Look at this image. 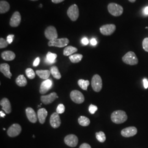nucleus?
I'll return each instance as SVG.
<instances>
[{
    "instance_id": "44",
    "label": "nucleus",
    "mask_w": 148,
    "mask_h": 148,
    "mask_svg": "<svg viewBox=\"0 0 148 148\" xmlns=\"http://www.w3.org/2000/svg\"><path fill=\"white\" fill-rule=\"evenodd\" d=\"M0 116H1V117H4L5 116V114L3 111H0Z\"/></svg>"
},
{
    "instance_id": "28",
    "label": "nucleus",
    "mask_w": 148,
    "mask_h": 148,
    "mask_svg": "<svg viewBox=\"0 0 148 148\" xmlns=\"http://www.w3.org/2000/svg\"><path fill=\"white\" fill-rule=\"evenodd\" d=\"M78 122L82 126H88L90 124V120L87 117L81 116L78 119Z\"/></svg>"
},
{
    "instance_id": "33",
    "label": "nucleus",
    "mask_w": 148,
    "mask_h": 148,
    "mask_svg": "<svg viewBox=\"0 0 148 148\" xmlns=\"http://www.w3.org/2000/svg\"><path fill=\"white\" fill-rule=\"evenodd\" d=\"M64 111H65V106L62 104H59L57 108L56 112L59 114H61L64 113Z\"/></svg>"
},
{
    "instance_id": "16",
    "label": "nucleus",
    "mask_w": 148,
    "mask_h": 148,
    "mask_svg": "<svg viewBox=\"0 0 148 148\" xmlns=\"http://www.w3.org/2000/svg\"><path fill=\"white\" fill-rule=\"evenodd\" d=\"M21 22V15L19 12H15L11 17L10 24L12 27L19 26Z\"/></svg>"
},
{
    "instance_id": "48",
    "label": "nucleus",
    "mask_w": 148,
    "mask_h": 148,
    "mask_svg": "<svg viewBox=\"0 0 148 148\" xmlns=\"http://www.w3.org/2000/svg\"><path fill=\"white\" fill-rule=\"evenodd\" d=\"M31 1H37V0H31Z\"/></svg>"
},
{
    "instance_id": "4",
    "label": "nucleus",
    "mask_w": 148,
    "mask_h": 148,
    "mask_svg": "<svg viewBox=\"0 0 148 148\" xmlns=\"http://www.w3.org/2000/svg\"><path fill=\"white\" fill-rule=\"evenodd\" d=\"M91 85L93 90L96 92L101 91L103 86V82L101 78L99 75L96 74L93 76L91 81Z\"/></svg>"
},
{
    "instance_id": "26",
    "label": "nucleus",
    "mask_w": 148,
    "mask_h": 148,
    "mask_svg": "<svg viewBox=\"0 0 148 148\" xmlns=\"http://www.w3.org/2000/svg\"><path fill=\"white\" fill-rule=\"evenodd\" d=\"M51 73L53 75V77L56 79H61L62 75L59 71L58 68L56 66H53L50 69Z\"/></svg>"
},
{
    "instance_id": "2",
    "label": "nucleus",
    "mask_w": 148,
    "mask_h": 148,
    "mask_svg": "<svg viewBox=\"0 0 148 148\" xmlns=\"http://www.w3.org/2000/svg\"><path fill=\"white\" fill-rule=\"evenodd\" d=\"M122 61L126 64L130 65H137L138 63V59L136 54L132 51L127 52L123 57Z\"/></svg>"
},
{
    "instance_id": "32",
    "label": "nucleus",
    "mask_w": 148,
    "mask_h": 148,
    "mask_svg": "<svg viewBox=\"0 0 148 148\" xmlns=\"http://www.w3.org/2000/svg\"><path fill=\"white\" fill-rule=\"evenodd\" d=\"M27 77L30 79H33L35 77V73L34 71L31 68H27L25 70Z\"/></svg>"
},
{
    "instance_id": "45",
    "label": "nucleus",
    "mask_w": 148,
    "mask_h": 148,
    "mask_svg": "<svg viewBox=\"0 0 148 148\" xmlns=\"http://www.w3.org/2000/svg\"><path fill=\"white\" fill-rule=\"evenodd\" d=\"M144 12V13L145 14H148V7H147L145 8Z\"/></svg>"
},
{
    "instance_id": "30",
    "label": "nucleus",
    "mask_w": 148,
    "mask_h": 148,
    "mask_svg": "<svg viewBox=\"0 0 148 148\" xmlns=\"http://www.w3.org/2000/svg\"><path fill=\"white\" fill-rule=\"evenodd\" d=\"M78 85L83 90H87L88 86L90 85V82L88 80L80 79L78 81Z\"/></svg>"
},
{
    "instance_id": "5",
    "label": "nucleus",
    "mask_w": 148,
    "mask_h": 148,
    "mask_svg": "<svg viewBox=\"0 0 148 148\" xmlns=\"http://www.w3.org/2000/svg\"><path fill=\"white\" fill-rule=\"evenodd\" d=\"M69 43V40L67 38H57L54 40L49 41L48 45L49 46H54L57 47H64L67 46Z\"/></svg>"
},
{
    "instance_id": "42",
    "label": "nucleus",
    "mask_w": 148,
    "mask_h": 148,
    "mask_svg": "<svg viewBox=\"0 0 148 148\" xmlns=\"http://www.w3.org/2000/svg\"><path fill=\"white\" fill-rule=\"evenodd\" d=\"M90 43L92 46H95L97 43V41L95 38H92L90 41Z\"/></svg>"
},
{
    "instance_id": "18",
    "label": "nucleus",
    "mask_w": 148,
    "mask_h": 148,
    "mask_svg": "<svg viewBox=\"0 0 148 148\" xmlns=\"http://www.w3.org/2000/svg\"><path fill=\"white\" fill-rule=\"evenodd\" d=\"M0 105L2 106V110H4L6 114H8L11 113L12 111L11 109V105L10 101L6 98H3L0 102Z\"/></svg>"
},
{
    "instance_id": "31",
    "label": "nucleus",
    "mask_w": 148,
    "mask_h": 148,
    "mask_svg": "<svg viewBox=\"0 0 148 148\" xmlns=\"http://www.w3.org/2000/svg\"><path fill=\"white\" fill-rule=\"evenodd\" d=\"M95 137L101 143H104L106 140V136L105 133L101 131L95 133Z\"/></svg>"
},
{
    "instance_id": "39",
    "label": "nucleus",
    "mask_w": 148,
    "mask_h": 148,
    "mask_svg": "<svg viewBox=\"0 0 148 148\" xmlns=\"http://www.w3.org/2000/svg\"><path fill=\"white\" fill-rule=\"evenodd\" d=\"M81 42L84 45H87L89 43V41L88 40V38L87 37H84L82 40H81Z\"/></svg>"
},
{
    "instance_id": "8",
    "label": "nucleus",
    "mask_w": 148,
    "mask_h": 148,
    "mask_svg": "<svg viewBox=\"0 0 148 148\" xmlns=\"http://www.w3.org/2000/svg\"><path fill=\"white\" fill-rule=\"evenodd\" d=\"M21 132V126L18 123H14L7 130V134L10 137H15L19 135Z\"/></svg>"
},
{
    "instance_id": "41",
    "label": "nucleus",
    "mask_w": 148,
    "mask_h": 148,
    "mask_svg": "<svg viewBox=\"0 0 148 148\" xmlns=\"http://www.w3.org/2000/svg\"><path fill=\"white\" fill-rule=\"evenodd\" d=\"M143 84H144V87L145 89L148 88V81L147 79H143Z\"/></svg>"
},
{
    "instance_id": "6",
    "label": "nucleus",
    "mask_w": 148,
    "mask_h": 148,
    "mask_svg": "<svg viewBox=\"0 0 148 148\" xmlns=\"http://www.w3.org/2000/svg\"><path fill=\"white\" fill-rule=\"evenodd\" d=\"M67 14L72 21H76L79 16V10L77 5L75 4L71 5L67 11Z\"/></svg>"
},
{
    "instance_id": "22",
    "label": "nucleus",
    "mask_w": 148,
    "mask_h": 148,
    "mask_svg": "<svg viewBox=\"0 0 148 148\" xmlns=\"http://www.w3.org/2000/svg\"><path fill=\"white\" fill-rule=\"evenodd\" d=\"M36 74L42 79H47L51 74V71L48 70H38L36 71Z\"/></svg>"
},
{
    "instance_id": "46",
    "label": "nucleus",
    "mask_w": 148,
    "mask_h": 148,
    "mask_svg": "<svg viewBox=\"0 0 148 148\" xmlns=\"http://www.w3.org/2000/svg\"><path fill=\"white\" fill-rule=\"evenodd\" d=\"M130 2H132V3H133V2H136V0H128Z\"/></svg>"
},
{
    "instance_id": "13",
    "label": "nucleus",
    "mask_w": 148,
    "mask_h": 148,
    "mask_svg": "<svg viewBox=\"0 0 148 148\" xmlns=\"http://www.w3.org/2000/svg\"><path fill=\"white\" fill-rule=\"evenodd\" d=\"M58 98V96L56 92H52L47 95H42L41 97V101L44 104H49L53 103L56 99Z\"/></svg>"
},
{
    "instance_id": "43",
    "label": "nucleus",
    "mask_w": 148,
    "mask_h": 148,
    "mask_svg": "<svg viewBox=\"0 0 148 148\" xmlns=\"http://www.w3.org/2000/svg\"><path fill=\"white\" fill-rule=\"evenodd\" d=\"M64 1V0H52V1L54 3H59L63 2Z\"/></svg>"
},
{
    "instance_id": "40",
    "label": "nucleus",
    "mask_w": 148,
    "mask_h": 148,
    "mask_svg": "<svg viewBox=\"0 0 148 148\" xmlns=\"http://www.w3.org/2000/svg\"><path fill=\"white\" fill-rule=\"evenodd\" d=\"M79 148H92L90 145L87 143H84L80 145Z\"/></svg>"
},
{
    "instance_id": "24",
    "label": "nucleus",
    "mask_w": 148,
    "mask_h": 148,
    "mask_svg": "<svg viewBox=\"0 0 148 148\" xmlns=\"http://www.w3.org/2000/svg\"><path fill=\"white\" fill-rule=\"evenodd\" d=\"M16 85L20 87H24L27 85V80L23 75H20L16 79Z\"/></svg>"
},
{
    "instance_id": "38",
    "label": "nucleus",
    "mask_w": 148,
    "mask_h": 148,
    "mask_svg": "<svg viewBox=\"0 0 148 148\" xmlns=\"http://www.w3.org/2000/svg\"><path fill=\"white\" fill-rule=\"evenodd\" d=\"M40 59L39 57H37L35 59V60H34V63H33V65L34 66L36 67L38 65V64L40 63Z\"/></svg>"
},
{
    "instance_id": "11",
    "label": "nucleus",
    "mask_w": 148,
    "mask_h": 148,
    "mask_svg": "<svg viewBox=\"0 0 148 148\" xmlns=\"http://www.w3.org/2000/svg\"><path fill=\"white\" fill-rule=\"evenodd\" d=\"M79 142L78 138L74 134H69L64 138L65 143L70 147H75Z\"/></svg>"
},
{
    "instance_id": "23",
    "label": "nucleus",
    "mask_w": 148,
    "mask_h": 148,
    "mask_svg": "<svg viewBox=\"0 0 148 148\" xmlns=\"http://www.w3.org/2000/svg\"><path fill=\"white\" fill-rule=\"evenodd\" d=\"M10 5L8 2L5 1H1L0 2V13L1 14L5 13L10 10Z\"/></svg>"
},
{
    "instance_id": "14",
    "label": "nucleus",
    "mask_w": 148,
    "mask_h": 148,
    "mask_svg": "<svg viewBox=\"0 0 148 148\" xmlns=\"http://www.w3.org/2000/svg\"><path fill=\"white\" fill-rule=\"evenodd\" d=\"M50 124L54 128H58L61 125V120L59 114L57 112L53 113L50 117Z\"/></svg>"
},
{
    "instance_id": "34",
    "label": "nucleus",
    "mask_w": 148,
    "mask_h": 148,
    "mask_svg": "<svg viewBox=\"0 0 148 148\" xmlns=\"http://www.w3.org/2000/svg\"><path fill=\"white\" fill-rule=\"evenodd\" d=\"M8 45V43L3 38H0V48L7 47Z\"/></svg>"
},
{
    "instance_id": "1",
    "label": "nucleus",
    "mask_w": 148,
    "mask_h": 148,
    "mask_svg": "<svg viewBox=\"0 0 148 148\" xmlns=\"http://www.w3.org/2000/svg\"><path fill=\"white\" fill-rule=\"evenodd\" d=\"M112 121L116 124H121L126 121L127 115L125 111L123 110H116L114 111L111 115Z\"/></svg>"
},
{
    "instance_id": "35",
    "label": "nucleus",
    "mask_w": 148,
    "mask_h": 148,
    "mask_svg": "<svg viewBox=\"0 0 148 148\" xmlns=\"http://www.w3.org/2000/svg\"><path fill=\"white\" fill-rule=\"evenodd\" d=\"M142 45H143V49H144V51L148 52V37L145 38L143 40Z\"/></svg>"
},
{
    "instance_id": "21",
    "label": "nucleus",
    "mask_w": 148,
    "mask_h": 148,
    "mask_svg": "<svg viewBox=\"0 0 148 148\" xmlns=\"http://www.w3.org/2000/svg\"><path fill=\"white\" fill-rule=\"evenodd\" d=\"M1 57L6 61H11L15 59L16 54L12 51H7L1 53Z\"/></svg>"
},
{
    "instance_id": "36",
    "label": "nucleus",
    "mask_w": 148,
    "mask_h": 148,
    "mask_svg": "<svg viewBox=\"0 0 148 148\" xmlns=\"http://www.w3.org/2000/svg\"><path fill=\"white\" fill-rule=\"evenodd\" d=\"M98 110V107L96 106L90 104L89 106V111L91 114H95V112Z\"/></svg>"
},
{
    "instance_id": "3",
    "label": "nucleus",
    "mask_w": 148,
    "mask_h": 148,
    "mask_svg": "<svg viewBox=\"0 0 148 148\" xmlns=\"http://www.w3.org/2000/svg\"><path fill=\"white\" fill-rule=\"evenodd\" d=\"M108 10L112 16H119L122 14L123 9L121 5L115 3H110L108 5Z\"/></svg>"
},
{
    "instance_id": "47",
    "label": "nucleus",
    "mask_w": 148,
    "mask_h": 148,
    "mask_svg": "<svg viewBox=\"0 0 148 148\" xmlns=\"http://www.w3.org/2000/svg\"><path fill=\"white\" fill-rule=\"evenodd\" d=\"M40 7H42V4H41V5H40Z\"/></svg>"
},
{
    "instance_id": "15",
    "label": "nucleus",
    "mask_w": 148,
    "mask_h": 148,
    "mask_svg": "<svg viewBox=\"0 0 148 148\" xmlns=\"http://www.w3.org/2000/svg\"><path fill=\"white\" fill-rule=\"evenodd\" d=\"M52 86V81L50 79L45 80L41 83L40 88V93L42 95L46 93L48 91L51 89Z\"/></svg>"
},
{
    "instance_id": "12",
    "label": "nucleus",
    "mask_w": 148,
    "mask_h": 148,
    "mask_svg": "<svg viewBox=\"0 0 148 148\" xmlns=\"http://www.w3.org/2000/svg\"><path fill=\"white\" fill-rule=\"evenodd\" d=\"M137 133V128L133 126L127 127L123 129L121 131L122 136L124 137H131L135 136Z\"/></svg>"
},
{
    "instance_id": "19",
    "label": "nucleus",
    "mask_w": 148,
    "mask_h": 148,
    "mask_svg": "<svg viewBox=\"0 0 148 148\" xmlns=\"http://www.w3.org/2000/svg\"><path fill=\"white\" fill-rule=\"evenodd\" d=\"M0 71L5 77L11 79L12 74L10 71V66L8 64H1L0 65Z\"/></svg>"
},
{
    "instance_id": "37",
    "label": "nucleus",
    "mask_w": 148,
    "mask_h": 148,
    "mask_svg": "<svg viewBox=\"0 0 148 148\" xmlns=\"http://www.w3.org/2000/svg\"><path fill=\"white\" fill-rule=\"evenodd\" d=\"M14 37V35H9L7 37V42L8 43V44H11L12 43Z\"/></svg>"
},
{
    "instance_id": "10",
    "label": "nucleus",
    "mask_w": 148,
    "mask_h": 148,
    "mask_svg": "<svg viewBox=\"0 0 148 148\" xmlns=\"http://www.w3.org/2000/svg\"><path fill=\"white\" fill-rule=\"evenodd\" d=\"M116 30V26L114 24H106L100 28L101 34L103 35L109 36L113 34Z\"/></svg>"
},
{
    "instance_id": "20",
    "label": "nucleus",
    "mask_w": 148,
    "mask_h": 148,
    "mask_svg": "<svg viewBox=\"0 0 148 148\" xmlns=\"http://www.w3.org/2000/svg\"><path fill=\"white\" fill-rule=\"evenodd\" d=\"M48 112L45 108L40 109L37 111V117L40 123L43 124L47 116Z\"/></svg>"
},
{
    "instance_id": "17",
    "label": "nucleus",
    "mask_w": 148,
    "mask_h": 148,
    "mask_svg": "<svg viewBox=\"0 0 148 148\" xmlns=\"http://www.w3.org/2000/svg\"><path fill=\"white\" fill-rule=\"evenodd\" d=\"M25 112L28 120L32 123H36L37 120V115L34 110L32 108H27Z\"/></svg>"
},
{
    "instance_id": "7",
    "label": "nucleus",
    "mask_w": 148,
    "mask_h": 148,
    "mask_svg": "<svg viewBox=\"0 0 148 148\" xmlns=\"http://www.w3.org/2000/svg\"><path fill=\"white\" fill-rule=\"evenodd\" d=\"M70 98L74 103L77 104H81L85 101L84 95L77 90H74L71 92Z\"/></svg>"
},
{
    "instance_id": "29",
    "label": "nucleus",
    "mask_w": 148,
    "mask_h": 148,
    "mask_svg": "<svg viewBox=\"0 0 148 148\" xmlns=\"http://www.w3.org/2000/svg\"><path fill=\"white\" fill-rule=\"evenodd\" d=\"M82 58H83V56L80 54H75L69 57L70 61L73 63H79L82 60Z\"/></svg>"
},
{
    "instance_id": "9",
    "label": "nucleus",
    "mask_w": 148,
    "mask_h": 148,
    "mask_svg": "<svg viewBox=\"0 0 148 148\" xmlns=\"http://www.w3.org/2000/svg\"><path fill=\"white\" fill-rule=\"evenodd\" d=\"M45 35L49 41L58 38V33L55 27L49 26L46 28L45 32Z\"/></svg>"
},
{
    "instance_id": "27",
    "label": "nucleus",
    "mask_w": 148,
    "mask_h": 148,
    "mask_svg": "<svg viewBox=\"0 0 148 148\" xmlns=\"http://www.w3.org/2000/svg\"><path fill=\"white\" fill-rule=\"evenodd\" d=\"M57 57V55L56 54L49 52L46 55V62L48 63L53 64L56 62Z\"/></svg>"
},
{
    "instance_id": "25",
    "label": "nucleus",
    "mask_w": 148,
    "mask_h": 148,
    "mask_svg": "<svg viewBox=\"0 0 148 148\" xmlns=\"http://www.w3.org/2000/svg\"><path fill=\"white\" fill-rule=\"evenodd\" d=\"M77 51L78 49L76 48L69 46L65 48V49H64L63 54L65 56H70L73 55V53L76 52Z\"/></svg>"
}]
</instances>
